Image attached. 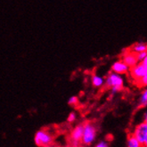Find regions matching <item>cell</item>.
<instances>
[{
    "label": "cell",
    "mask_w": 147,
    "mask_h": 147,
    "mask_svg": "<svg viewBox=\"0 0 147 147\" xmlns=\"http://www.w3.org/2000/svg\"><path fill=\"white\" fill-rule=\"evenodd\" d=\"M144 121L145 123H147V111H145L144 114Z\"/></svg>",
    "instance_id": "18"
},
{
    "label": "cell",
    "mask_w": 147,
    "mask_h": 147,
    "mask_svg": "<svg viewBox=\"0 0 147 147\" xmlns=\"http://www.w3.org/2000/svg\"><path fill=\"white\" fill-rule=\"evenodd\" d=\"M76 119H77V115H76V113L75 112H71L70 114H69V116H68V119H67V120H68V122H74L75 120H76Z\"/></svg>",
    "instance_id": "16"
},
{
    "label": "cell",
    "mask_w": 147,
    "mask_h": 147,
    "mask_svg": "<svg viewBox=\"0 0 147 147\" xmlns=\"http://www.w3.org/2000/svg\"><path fill=\"white\" fill-rule=\"evenodd\" d=\"M84 134V124H80L76 126L71 131V138L74 143H79L82 140Z\"/></svg>",
    "instance_id": "8"
},
{
    "label": "cell",
    "mask_w": 147,
    "mask_h": 147,
    "mask_svg": "<svg viewBox=\"0 0 147 147\" xmlns=\"http://www.w3.org/2000/svg\"><path fill=\"white\" fill-rule=\"evenodd\" d=\"M133 135L141 142V144L144 145L145 143V140L147 138V123L144 121L138 124L136 128L134 129Z\"/></svg>",
    "instance_id": "5"
},
{
    "label": "cell",
    "mask_w": 147,
    "mask_h": 147,
    "mask_svg": "<svg viewBox=\"0 0 147 147\" xmlns=\"http://www.w3.org/2000/svg\"><path fill=\"white\" fill-rule=\"evenodd\" d=\"M122 61H124L126 63V64H127L130 68L136 66L138 63V59H137V56H136V53H133L130 50L126 52L125 54H123L122 55Z\"/></svg>",
    "instance_id": "7"
},
{
    "label": "cell",
    "mask_w": 147,
    "mask_h": 147,
    "mask_svg": "<svg viewBox=\"0 0 147 147\" xmlns=\"http://www.w3.org/2000/svg\"><path fill=\"white\" fill-rule=\"evenodd\" d=\"M91 82H92V85L94 86V88H102L103 85H105V78L98 75V74H94L92 76Z\"/></svg>",
    "instance_id": "9"
},
{
    "label": "cell",
    "mask_w": 147,
    "mask_h": 147,
    "mask_svg": "<svg viewBox=\"0 0 147 147\" xmlns=\"http://www.w3.org/2000/svg\"><path fill=\"white\" fill-rule=\"evenodd\" d=\"M143 147H147V145H143Z\"/></svg>",
    "instance_id": "20"
},
{
    "label": "cell",
    "mask_w": 147,
    "mask_h": 147,
    "mask_svg": "<svg viewBox=\"0 0 147 147\" xmlns=\"http://www.w3.org/2000/svg\"><path fill=\"white\" fill-rule=\"evenodd\" d=\"M139 107H145L147 106V86H145V88L142 92L140 98H139V102H138Z\"/></svg>",
    "instance_id": "12"
},
{
    "label": "cell",
    "mask_w": 147,
    "mask_h": 147,
    "mask_svg": "<svg viewBox=\"0 0 147 147\" xmlns=\"http://www.w3.org/2000/svg\"><path fill=\"white\" fill-rule=\"evenodd\" d=\"M129 72L133 79L138 81L147 73V65L143 63H138L136 66L130 68Z\"/></svg>",
    "instance_id": "4"
},
{
    "label": "cell",
    "mask_w": 147,
    "mask_h": 147,
    "mask_svg": "<svg viewBox=\"0 0 147 147\" xmlns=\"http://www.w3.org/2000/svg\"><path fill=\"white\" fill-rule=\"evenodd\" d=\"M105 86L111 89V94L121 91L124 88V80L121 74L111 71L105 78Z\"/></svg>",
    "instance_id": "1"
},
{
    "label": "cell",
    "mask_w": 147,
    "mask_h": 147,
    "mask_svg": "<svg viewBox=\"0 0 147 147\" xmlns=\"http://www.w3.org/2000/svg\"><path fill=\"white\" fill-rule=\"evenodd\" d=\"M111 71L117 72L119 74H126L128 73L129 71H130V67H129L127 64H126V63L122 60H119V61H116L113 63V64L111 65Z\"/></svg>",
    "instance_id": "6"
},
{
    "label": "cell",
    "mask_w": 147,
    "mask_h": 147,
    "mask_svg": "<svg viewBox=\"0 0 147 147\" xmlns=\"http://www.w3.org/2000/svg\"><path fill=\"white\" fill-rule=\"evenodd\" d=\"M34 140H35V144L38 146L47 147L53 142V136L46 129H41L36 133Z\"/></svg>",
    "instance_id": "3"
},
{
    "label": "cell",
    "mask_w": 147,
    "mask_h": 147,
    "mask_svg": "<svg viewBox=\"0 0 147 147\" xmlns=\"http://www.w3.org/2000/svg\"><path fill=\"white\" fill-rule=\"evenodd\" d=\"M143 63H144L145 65H147V55H146V57L144 58V61L142 62Z\"/></svg>",
    "instance_id": "19"
},
{
    "label": "cell",
    "mask_w": 147,
    "mask_h": 147,
    "mask_svg": "<svg viewBox=\"0 0 147 147\" xmlns=\"http://www.w3.org/2000/svg\"><path fill=\"white\" fill-rule=\"evenodd\" d=\"M127 147H143V144L141 142L137 139V138L132 134L127 137Z\"/></svg>",
    "instance_id": "11"
},
{
    "label": "cell",
    "mask_w": 147,
    "mask_h": 147,
    "mask_svg": "<svg viewBox=\"0 0 147 147\" xmlns=\"http://www.w3.org/2000/svg\"><path fill=\"white\" fill-rule=\"evenodd\" d=\"M137 83L139 84L141 86H144V88H145V86H147V73L140 80H138Z\"/></svg>",
    "instance_id": "15"
},
{
    "label": "cell",
    "mask_w": 147,
    "mask_h": 147,
    "mask_svg": "<svg viewBox=\"0 0 147 147\" xmlns=\"http://www.w3.org/2000/svg\"><path fill=\"white\" fill-rule=\"evenodd\" d=\"M147 55V51H144V52H141V53H138L136 54V56H137V59H138V62L139 63H142L144 58L146 57Z\"/></svg>",
    "instance_id": "14"
},
{
    "label": "cell",
    "mask_w": 147,
    "mask_h": 147,
    "mask_svg": "<svg viewBox=\"0 0 147 147\" xmlns=\"http://www.w3.org/2000/svg\"><path fill=\"white\" fill-rule=\"evenodd\" d=\"M96 137V128L92 123L88 122L84 124V134L81 142L86 145H90Z\"/></svg>",
    "instance_id": "2"
},
{
    "label": "cell",
    "mask_w": 147,
    "mask_h": 147,
    "mask_svg": "<svg viewBox=\"0 0 147 147\" xmlns=\"http://www.w3.org/2000/svg\"><path fill=\"white\" fill-rule=\"evenodd\" d=\"M78 102H79V99H78V97L75 96L70 97V98H69V101H68V103H69V105H72V106L77 105H78Z\"/></svg>",
    "instance_id": "13"
},
{
    "label": "cell",
    "mask_w": 147,
    "mask_h": 147,
    "mask_svg": "<svg viewBox=\"0 0 147 147\" xmlns=\"http://www.w3.org/2000/svg\"><path fill=\"white\" fill-rule=\"evenodd\" d=\"M94 147H109L108 144L105 141H101L99 142L98 144H96V145L94 146Z\"/></svg>",
    "instance_id": "17"
},
{
    "label": "cell",
    "mask_w": 147,
    "mask_h": 147,
    "mask_svg": "<svg viewBox=\"0 0 147 147\" xmlns=\"http://www.w3.org/2000/svg\"><path fill=\"white\" fill-rule=\"evenodd\" d=\"M130 51L133 52V53H136V54L147 51V43H145V42H137L130 47Z\"/></svg>",
    "instance_id": "10"
}]
</instances>
